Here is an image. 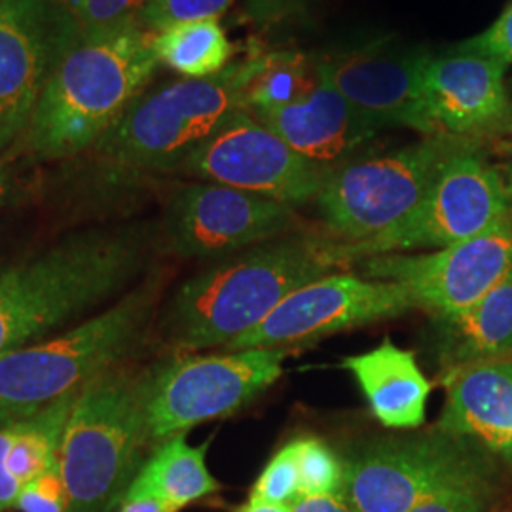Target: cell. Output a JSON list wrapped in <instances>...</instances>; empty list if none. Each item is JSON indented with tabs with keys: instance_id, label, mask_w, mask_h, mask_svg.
Returning <instances> with one entry per match:
<instances>
[{
	"instance_id": "obj_26",
	"label": "cell",
	"mask_w": 512,
	"mask_h": 512,
	"mask_svg": "<svg viewBox=\"0 0 512 512\" xmlns=\"http://www.w3.org/2000/svg\"><path fill=\"white\" fill-rule=\"evenodd\" d=\"M300 497L332 495L344 492L346 465L319 439H296Z\"/></svg>"
},
{
	"instance_id": "obj_33",
	"label": "cell",
	"mask_w": 512,
	"mask_h": 512,
	"mask_svg": "<svg viewBox=\"0 0 512 512\" xmlns=\"http://www.w3.org/2000/svg\"><path fill=\"white\" fill-rule=\"evenodd\" d=\"M16 433H18L16 423L0 427V512L14 509L16 499L21 492L18 478L12 475L8 469V456H10V448L16 440Z\"/></svg>"
},
{
	"instance_id": "obj_23",
	"label": "cell",
	"mask_w": 512,
	"mask_h": 512,
	"mask_svg": "<svg viewBox=\"0 0 512 512\" xmlns=\"http://www.w3.org/2000/svg\"><path fill=\"white\" fill-rule=\"evenodd\" d=\"M154 52L169 69L186 78H207L230 65L234 50L217 19H202L158 33Z\"/></svg>"
},
{
	"instance_id": "obj_28",
	"label": "cell",
	"mask_w": 512,
	"mask_h": 512,
	"mask_svg": "<svg viewBox=\"0 0 512 512\" xmlns=\"http://www.w3.org/2000/svg\"><path fill=\"white\" fill-rule=\"evenodd\" d=\"M300 497L298 484V459H296V440L287 442L277 450L274 458L262 469L256 478L249 499L274 503V505H293Z\"/></svg>"
},
{
	"instance_id": "obj_4",
	"label": "cell",
	"mask_w": 512,
	"mask_h": 512,
	"mask_svg": "<svg viewBox=\"0 0 512 512\" xmlns=\"http://www.w3.org/2000/svg\"><path fill=\"white\" fill-rule=\"evenodd\" d=\"M162 275L145 281L71 329L0 357V427L27 420L126 363L156 315Z\"/></svg>"
},
{
	"instance_id": "obj_12",
	"label": "cell",
	"mask_w": 512,
	"mask_h": 512,
	"mask_svg": "<svg viewBox=\"0 0 512 512\" xmlns=\"http://www.w3.org/2000/svg\"><path fill=\"white\" fill-rule=\"evenodd\" d=\"M291 205L217 183L177 186L164 209L158 245L184 260H217L298 232Z\"/></svg>"
},
{
	"instance_id": "obj_36",
	"label": "cell",
	"mask_w": 512,
	"mask_h": 512,
	"mask_svg": "<svg viewBox=\"0 0 512 512\" xmlns=\"http://www.w3.org/2000/svg\"><path fill=\"white\" fill-rule=\"evenodd\" d=\"M234 512H291L289 505H274V503H264V501H256V499H247L245 503H241Z\"/></svg>"
},
{
	"instance_id": "obj_5",
	"label": "cell",
	"mask_w": 512,
	"mask_h": 512,
	"mask_svg": "<svg viewBox=\"0 0 512 512\" xmlns=\"http://www.w3.org/2000/svg\"><path fill=\"white\" fill-rule=\"evenodd\" d=\"M147 384L148 368L122 363L78 391L59 450L67 512H110L122 505L152 442Z\"/></svg>"
},
{
	"instance_id": "obj_13",
	"label": "cell",
	"mask_w": 512,
	"mask_h": 512,
	"mask_svg": "<svg viewBox=\"0 0 512 512\" xmlns=\"http://www.w3.org/2000/svg\"><path fill=\"white\" fill-rule=\"evenodd\" d=\"M414 308V298L397 283L336 272L296 289L260 325L222 349H287L393 319Z\"/></svg>"
},
{
	"instance_id": "obj_16",
	"label": "cell",
	"mask_w": 512,
	"mask_h": 512,
	"mask_svg": "<svg viewBox=\"0 0 512 512\" xmlns=\"http://www.w3.org/2000/svg\"><path fill=\"white\" fill-rule=\"evenodd\" d=\"M425 48L374 44L317 61L321 73L374 128H410L442 135L425 99Z\"/></svg>"
},
{
	"instance_id": "obj_39",
	"label": "cell",
	"mask_w": 512,
	"mask_h": 512,
	"mask_svg": "<svg viewBox=\"0 0 512 512\" xmlns=\"http://www.w3.org/2000/svg\"><path fill=\"white\" fill-rule=\"evenodd\" d=\"M57 2H65V0H57Z\"/></svg>"
},
{
	"instance_id": "obj_7",
	"label": "cell",
	"mask_w": 512,
	"mask_h": 512,
	"mask_svg": "<svg viewBox=\"0 0 512 512\" xmlns=\"http://www.w3.org/2000/svg\"><path fill=\"white\" fill-rule=\"evenodd\" d=\"M465 141L469 139L431 135L330 173L315 198L330 238L359 245L391 230L420 205L442 165Z\"/></svg>"
},
{
	"instance_id": "obj_37",
	"label": "cell",
	"mask_w": 512,
	"mask_h": 512,
	"mask_svg": "<svg viewBox=\"0 0 512 512\" xmlns=\"http://www.w3.org/2000/svg\"><path fill=\"white\" fill-rule=\"evenodd\" d=\"M12 196H14V181L10 179L8 167L0 164V209L12 200Z\"/></svg>"
},
{
	"instance_id": "obj_32",
	"label": "cell",
	"mask_w": 512,
	"mask_h": 512,
	"mask_svg": "<svg viewBox=\"0 0 512 512\" xmlns=\"http://www.w3.org/2000/svg\"><path fill=\"white\" fill-rule=\"evenodd\" d=\"M465 44L478 52L494 55L497 59L505 61L507 65L512 63V0L511 4L505 8V12L486 33L478 35Z\"/></svg>"
},
{
	"instance_id": "obj_9",
	"label": "cell",
	"mask_w": 512,
	"mask_h": 512,
	"mask_svg": "<svg viewBox=\"0 0 512 512\" xmlns=\"http://www.w3.org/2000/svg\"><path fill=\"white\" fill-rule=\"evenodd\" d=\"M511 209L507 184L469 139L442 165L431 190L408 217L378 238L342 247L351 266L368 256L437 251L490 230Z\"/></svg>"
},
{
	"instance_id": "obj_18",
	"label": "cell",
	"mask_w": 512,
	"mask_h": 512,
	"mask_svg": "<svg viewBox=\"0 0 512 512\" xmlns=\"http://www.w3.org/2000/svg\"><path fill=\"white\" fill-rule=\"evenodd\" d=\"M319 74L317 86L308 95L251 116L329 177L336 169L363 158L380 129L351 107L321 69Z\"/></svg>"
},
{
	"instance_id": "obj_35",
	"label": "cell",
	"mask_w": 512,
	"mask_h": 512,
	"mask_svg": "<svg viewBox=\"0 0 512 512\" xmlns=\"http://www.w3.org/2000/svg\"><path fill=\"white\" fill-rule=\"evenodd\" d=\"M120 512H177L156 499H137V501H124Z\"/></svg>"
},
{
	"instance_id": "obj_30",
	"label": "cell",
	"mask_w": 512,
	"mask_h": 512,
	"mask_svg": "<svg viewBox=\"0 0 512 512\" xmlns=\"http://www.w3.org/2000/svg\"><path fill=\"white\" fill-rule=\"evenodd\" d=\"M147 0H65L80 35H99L137 21Z\"/></svg>"
},
{
	"instance_id": "obj_31",
	"label": "cell",
	"mask_w": 512,
	"mask_h": 512,
	"mask_svg": "<svg viewBox=\"0 0 512 512\" xmlns=\"http://www.w3.org/2000/svg\"><path fill=\"white\" fill-rule=\"evenodd\" d=\"M16 509L21 512H67L69 499L59 461L21 486Z\"/></svg>"
},
{
	"instance_id": "obj_17",
	"label": "cell",
	"mask_w": 512,
	"mask_h": 512,
	"mask_svg": "<svg viewBox=\"0 0 512 512\" xmlns=\"http://www.w3.org/2000/svg\"><path fill=\"white\" fill-rule=\"evenodd\" d=\"M505 71V61L465 42L450 54L433 57L425 71V99L440 133L475 139L511 129Z\"/></svg>"
},
{
	"instance_id": "obj_29",
	"label": "cell",
	"mask_w": 512,
	"mask_h": 512,
	"mask_svg": "<svg viewBox=\"0 0 512 512\" xmlns=\"http://www.w3.org/2000/svg\"><path fill=\"white\" fill-rule=\"evenodd\" d=\"M490 495L492 471L450 484L408 512H488Z\"/></svg>"
},
{
	"instance_id": "obj_21",
	"label": "cell",
	"mask_w": 512,
	"mask_h": 512,
	"mask_svg": "<svg viewBox=\"0 0 512 512\" xmlns=\"http://www.w3.org/2000/svg\"><path fill=\"white\" fill-rule=\"evenodd\" d=\"M437 323L444 370L512 359V272L475 306Z\"/></svg>"
},
{
	"instance_id": "obj_11",
	"label": "cell",
	"mask_w": 512,
	"mask_h": 512,
	"mask_svg": "<svg viewBox=\"0 0 512 512\" xmlns=\"http://www.w3.org/2000/svg\"><path fill=\"white\" fill-rule=\"evenodd\" d=\"M357 274L404 287L435 321L469 310L512 272V209L475 238L429 253L361 258Z\"/></svg>"
},
{
	"instance_id": "obj_3",
	"label": "cell",
	"mask_w": 512,
	"mask_h": 512,
	"mask_svg": "<svg viewBox=\"0 0 512 512\" xmlns=\"http://www.w3.org/2000/svg\"><path fill=\"white\" fill-rule=\"evenodd\" d=\"M154 37L137 21L80 35L40 95L27 128L42 162L88 152L147 88L158 69Z\"/></svg>"
},
{
	"instance_id": "obj_25",
	"label": "cell",
	"mask_w": 512,
	"mask_h": 512,
	"mask_svg": "<svg viewBox=\"0 0 512 512\" xmlns=\"http://www.w3.org/2000/svg\"><path fill=\"white\" fill-rule=\"evenodd\" d=\"M76 397L78 391L67 393L42 408L35 416L16 423L18 433L10 448L8 469L18 478L21 486L42 475L59 461L61 440Z\"/></svg>"
},
{
	"instance_id": "obj_24",
	"label": "cell",
	"mask_w": 512,
	"mask_h": 512,
	"mask_svg": "<svg viewBox=\"0 0 512 512\" xmlns=\"http://www.w3.org/2000/svg\"><path fill=\"white\" fill-rule=\"evenodd\" d=\"M249 78L245 86V110L258 114L298 101L317 86L321 74L317 63L296 52H274L247 59Z\"/></svg>"
},
{
	"instance_id": "obj_22",
	"label": "cell",
	"mask_w": 512,
	"mask_h": 512,
	"mask_svg": "<svg viewBox=\"0 0 512 512\" xmlns=\"http://www.w3.org/2000/svg\"><path fill=\"white\" fill-rule=\"evenodd\" d=\"M209 442L190 446L186 433L162 440L133 478L124 501L156 499L179 512L207 495L217 494L222 486L205 461Z\"/></svg>"
},
{
	"instance_id": "obj_10",
	"label": "cell",
	"mask_w": 512,
	"mask_h": 512,
	"mask_svg": "<svg viewBox=\"0 0 512 512\" xmlns=\"http://www.w3.org/2000/svg\"><path fill=\"white\" fill-rule=\"evenodd\" d=\"M344 465V494L357 512L412 511L442 488L492 471L480 446L439 429L374 440Z\"/></svg>"
},
{
	"instance_id": "obj_19",
	"label": "cell",
	"mask_w": 512,
	"mask_h": 512,
	"mask_svg": "<svg viewBox=\"0 0 512 512\" xmlns=\"http://www.w3.org/2000/svg\"><path fill=\"white\" fill-rule=\"evenodd\" d=\"M439 429L512 461V359L444 370Z\"/></svg>"
},
{
	"instance_id": "obj_27",
	"label": "cell",
	"mask_w": 512,
	"mask_h": 512,
	"mask_svg": "<svg viewBox=\"0 0 512 512\" xmlns=\"http://www.w3.org/2000/svg\"><path fill=\"white\" fill-rule=\"evenodd\" d=\"M232 2L234 0H147L137 16V23L148 31L162 33L175 25L217 19Z\"/></svg>"
},
{
	"instance_id": "obj_6",
	"label": "cell",
	"mask_w": 512,
	"mask_h": 512,
	"mask_svg": "<svg viewBox=\"0 0 512 512\" xmlns=\"http://www.w3.org/2000/svg\"><path fill=\"white\" fill-rule=\"evenodd\" d=\"M247 61L207 78H183L143 92L90 152L139 175L177 171L179 165L245 110Z\"/></svg>"
},
{
	"instance_id": "obj_20",
	"label": "cell",
	"mask_w": 512,
	"mask_h": 512,
	"mask_svg": "<svg viewBox=\"0 0 512 512\" xmlns=\"http://www.w3.org/2000/svg\"><path fill=\"white\" fill-rule=\"evenodd\" d=\"M342 366L361 387L374 418L389 429H418L425 423L431 382L412 351L384 340L361 355L346 357Z\"/></svg>"
},
{
	"instance_id": "obj_38",
	"label": "cell",
	"mask_w": 512,
	"mask_h": 512,
	"mask_svg": "<svg viewBox=\"0 0 512 512\" xmlns=\"http://www.w3.org/2000/svg\"><path fill=\"white\" fill-rule=\"evenodd\" d=\"M507 190H509V194H511L512 198V164L511 169H509V183H507Z\"/></svg>"
},
{
	"instance_id": "obj_34",
	"label": "cell",
	"mask_w": 512,
	"mask_h": 512,
	"mask_svg": "<svg viewBox=\"0 0 512 512\" xmlns=\"http://www.w3.org/2000/svg\"><path fill=\"white\" fill-rule=\"evenodd\" d=\"M291 512H357L344 492L315 497H298L291 505Z\"/></svg>"
},
{
	"instance_id": "obj_8",
	"label": "cell",
	"mask_w": 512,
	"mask_h": 512,
	"mask_svg": "<svg viewBox=\"0 0 512 512\" xmlns=\"http://www.w3.org/2000/svg\"><path fill=\"white\" fill-rule=\"evenodd\" d=\"M285 359L287 349L255 348L188 353L150 366L147 423L152 442L236 414L281 378Z\"/></svg>"
},
{
	"instance_id": "obj_15",
	"label": "cell",
	"mask_w": 512,
	"mask_h": 512,
	"mask_svg": "<svg viewBox=\"0 0 512 512\" xmlns=\"http://www.w3.org/2000/svg\"><path fill=\"white\" fill-rule=\"evenodd\" d=\"M80 38L57 0H0V150L27 131L40 95Z\"/></svg>"
},
{
	"instance_id": "obj_2",
	"label": "cell",
	"mask_w": 512,
	"mask_h": 512,
	"mask_svg": "<svg viewBox=\"0 0 512 512\" xmlns=\"http://www.w3.org/2000/svg\"><path fill=\"white\" fill-rule=\"evenodd\" d=\"M351 268L338 239L293 232L211 260L190 275L160 315L177 351L226 348L260 325L296 289Z\"/></svg>"
},
{
	"instance_id": "obj_1",
	"label": "cell",
	"mask_w": 512,
	"mask_h": 512,
	"mask_svg": "<svg viewBox=\"0 0 512 512\" xmlns=\"http://www.w3.org/2000/svg\"><path fill=\"white\" fill-rule=\"evenodd\" d=\"M150 238L141 224H92L0 270V357L131 291L147 266Z\"/></svg>"
},
{
	"instance_id": "obj_14",
	"label": "cell",
	"mask_w": 512,
	"mask_h": 512,
	"mask_svg": "<svg viewBox=\"0 0 512 512\" xmlns=\"http://www.w3.org/2000/svg\"><path fill=\"white\" fill-rule=\"evenodd\" d=\"M177 173L298 207L315 202L327 175L296 154L247 110L203 141Z\"/></svg>"
}]
</instances>
